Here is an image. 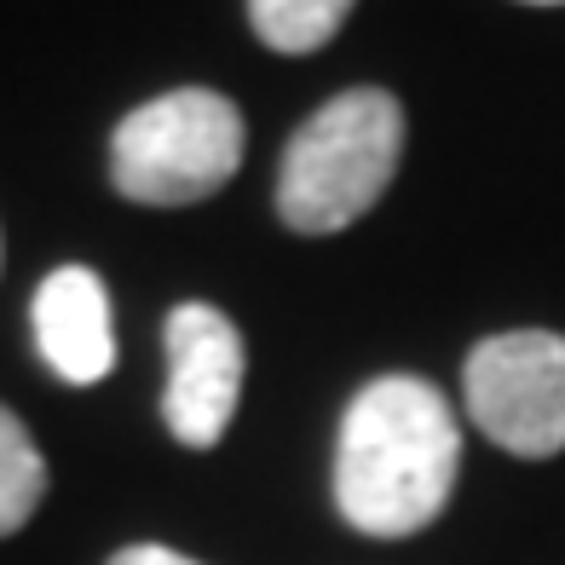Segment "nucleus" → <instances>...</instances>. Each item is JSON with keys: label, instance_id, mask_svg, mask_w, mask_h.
Here are the masks:
<instances>
[{"label": "nucleus", "instance_id": "6", "mask_svg": "<svg viewBox=\"0 0 565 565\" xmlns=\"http://www.w3.org/2000/svg\"><path fill=\"white\" fill-rule=\"evenodd\" d=\"M30 323H35V347H41L46 364H53L58 381H70V387H93V381L110 375V364H116V323H110V295H105V277L98 271L58 266L35 289Z\"/></svg>", "mask_w": 565, "mask_h": 565}, {"label": "nucleus", "instance_id": "7", "mask_svg": "<svg viewBox=\"0 0 565 565\" xmlns=\"http://www.w3.org/2000/svg\"><path fill=\"white\" fill-rule=\"evenodd\" d=\"M358 0H248V23L271 53L300 58L335 41V30L347 23V12Z\"/></svg>", "mask_w": 565, "mask_h": 565}, {"label": "nucleus", "instance_id": "3", "mask_svg": "<svg viewBox=\"0 0 565 565\" xmlns=\"http://www.w3.org/2000/svg\"><path fill=\"white\" fill-rule=\"evenodd\" d=\"M243 168V110L225 93L179 87L139 105L110 139V179L150 209H191Z\"/></svg>", "mask_w": 565, "mask_h": 565}, {"label": "nucleus", "instance_id": "2", "mask_svg": "<svg viewBox=\"0 0 565 565\" xmlns=\"http://www.w3.org/2000/svg\"><path fill=\"white\" fill-rule=\"evenodd\" d=\"M404 162V110L381 87H352L300 127L282 150L277 214L289 231L329 237L387 196Z\"/></svg>", "mask_w": 565, "mask_h": 565}, {"label": "nucleus", "instance_id": "4", "mask_svg": "<svg viewBox=\"0 0 565 565\" xmlns=\"http://www.w3.org/2000/svg\"><path fill=\"white\" fill-rule=\"evenodd\" d=\"M468 416L508 456L565 450V335L554 329H508L484 335L461 370Z\"/></svg>", "mask_w": 565, "mask_h": 565}, {"label": "nucleus", "instance_id": "1", "mask_svg": "<svg viewBox=\"0 0 565 565\" xmlns=\"http://www.w3.org/2000/svg\"><path fill=\"white\" fill-rule=\"evenodd\" d=\"M461 473L450 398L422 375H381L347 404L335 445V508L364 536H416L445 513Z\"/></svg>", "mask_w": 565, "mask_h": 565}, {"label": "nucleus", "instance_id": "9", "mask_svg": "<svg viewBox=\"0 0 565 565\" xmlns=\"http://www.w3.org/2000/svg\"><path fill=\"white\" fill-rule=\"evenodd\" d=\"M110 565H196V559L173 554V548H162V543H134V548H121Z\"/></svg>", "mask_w": 565, "mask_h": 565}, {"label": "nucleus", "instance_id": "8", "mask_svg": "<svg viewBox=\"0 0 565 565\" xmlns=\"http://www.w3.org/2000/svg\"><path fill=\"white\" fill-rule=\"evenodd\" d=\"M41 497H46V461L35 439L23 433V422L0 404V536L30 525Z\"/></svg>", "mask_w": 565, "mask_h": 565}, {"label": "nucleus", "instance_id": "10", "mask_svg": "<svg viewBox=\"0 0 565 565\" xmlns=\"http://www.w3.org/2000/svg\"><path fill=\"white\" fill-rule=\"evenodd\" d=\"M531 7H565V0H531Z\"/></svg>", "mask_w": 565, "mask_h": 565}, {"label": "nucleus", "instance_id": "5", "mask_svg": "<svg viewBox=\"0 0 565 565\" xmlns=\"http://www.w3.org/2000/svg\"><path fill=\"white\" fill-rule=\"evenodd\" d=\"M243 398V335L220 306L185 300L168 318L162 422L185 450H214Z\"/></svg>", "mask_w": 565, "mask_h": 565}]
</instances>
